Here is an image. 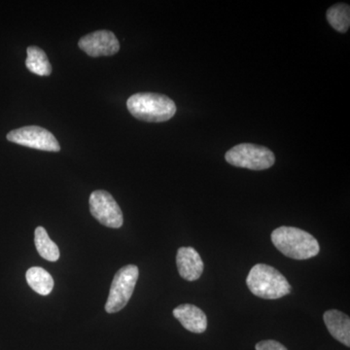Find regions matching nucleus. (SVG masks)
Instances as JSON below:
<instances>
[{"label": "nucleus", "instance_id": "nucleus-1", "mask_svg": "<svg viewBox=\"0 0 350 350\" xmlns=\"http://www.w3.org/2000/svg\"><path fill=\"white\" fill-rule=\"evenodd\" d=\"M271 241L285 256L295 260H308L319 254V241L310 232L295 227L278 228L271 232Z\"/></svg>", "mask_w": 350, "mask_h": 350}, {"label": "nucleus", "instance_id": "nucleus-2", "mask_svg": "<svg viewBox=\"0 0 350 350\" xmlns=\"http://www.w3.org/2000/svg\"><path fill=\"white\" fill-rule=\"evenodd\" d=\"M126 107L135 118L149 123L169 121L176 112L174 101L165 94L138 93L133 94Z\"/></svg>", "mask_w": 350, "mask_h": 350}, {"label": "nucleus", "instance_id": "nucleus-3", "mask_svg": "<svg viewBox=\"0 0 350 350\" xmlns=\"http://www.w3.org/2000/svg\"><path fill=\"white\" fill-rule=\"evenodd\" d=\"M246 284L251 293L265 300H276L291 293L286 278L278 269L266 264H257L250 269Z\"/></svg>", "mask_w": 350, "mask_h": 350}, {"label": "nucleus", "instance_id": "nucleus-4", "mask_svg": "<svg viewBox=\"0 0 350 350\" xmlns=\"http://www.w3.org/2000/svg\"><path fill=\"white\" fill-rule=\"evenodd\" d=\"M225 159L234 167L252 170H268L275 162V154L269 148L251 144L236 145L226 153Z\"/></svg>", "mask_w": 350, "mask_h": 350}, {"label": "nucleus", "instance_id": "nucleus-5", "mask_svg": "<svg viewBox=\"0 0 350 350\" xmlns=\"http://www.w3.org/2000/svg\"><path fill=\"white\" fill-rule=\"evenodd\" d=\"M138 275L139 271L135 265H128L117 271L105 304V310L108 313L118 312L125 308L135 291Z\"/></svg>", "mask_w": 350, "mask_h": 350}, {"label": "nucleus", "instance_id": "nucleus-6", "mask_svg": "<svg viewBox=\"0 0 350 350\" xmlns=\"http://www.w3.org/2000/svg\"><path fill=\"white\" fill-rule=\"evenodd\" d=\"M90 211L101 225L118 229L123 226V213L110 193L105 190L94 191L90 196Z\"/></svg>", "mask_w": 350, "mask_h": 350}, {"label": "nucleus", "instance_id": "nucleus-7", "mask_svg": "<svg viewBox=\"0 0 350 350\" xmlns=\"http://www.w3.org/2000/svg\"><path fill=\"white\" fill-rule=\"evenodd\" d=\"M7 139L14 144L38 149V150L59 152L61 150L57 138L46 129L38 126H27L11 131Z\"/></svg>", "mask_w": 350, "mask_h": 350}, {"label": "nucleus", "instance_id": "nucleus-8", "mask_svg": "<svg viewBox=\"0 0 350 350\" xmlns=\"http://www.w3.org/2000/svg\"><path fill=\"white\" fill-rule=\"evenodd\" d=\"M80 49L90 57L112 56L120 50V43L109 31H98L83 36L78 42Z\"/></svg>", "mask_w": 350, "mask_h": 350}, {"label": "nucleus", "instance_id": "nucleus-9", "mask_svg": "<svg viewBox=\"0 0 350 350\" xmlns=\"http://www.w3.org/2000/svg\"><path fill=\"white\" fill-rule=\"evenodd\" d=\"M176 265L184 280L195 282L202 275L204 266L199 252L193 247H180L177 251Z\"/></svg>", "mask_w": 350, "mask_h": 350}, {"label": "nucleus", "instance_id": "nucleus-10", "mask_svg": "<svg viewBox=\"0 0 350 350\" xmlns=\"http://www.w3.org/2000/svg\"><path fill=\"white\" fill-rule=\"evenodd\" d=\"M174 317L180 322L186 330L192 333L202 334L206 330L207 319L206 313L200 308L191 304H184L174 310Z\"/></svg>", "mask_w": 350, "mask_h": 350}, {"label": "nucleus", "instance_id": "nucleus-11", "mask_svg": "<svg viewBox=\"0 0 350 350\" xmlns=\"http://www.w3.org/2000/svg\"><path fill=\"white\" fill-rule=\"evenodd\" d=\"M324 322L332 337L350 347V319L349 315L337 310H327L323 315Z\"/></svg>", "mask_w": 350, "mask_h": 350}, {"label": "nucleus", "instance_id": "nucleus-12", "mask_svg": "<svg viewBox=\"0 0 350 350\" xmlns=\"http://www.w3.org/2000/svg\"><path fill=\"white\" fill-rule=\"evenodd\" d=\"M27 284L33 291L42 296H47L54 288V280L46 269L40 267H32L25 273Z\"/></svg>", "mask_w": 350, "mask_h": 350}, {"label": "nucleus", "instance_id": "nucleus-13", "mask_svg": "<svg viewBox=\"0 0 350 350\" xmlns=\"http://www.w3.org/2000/svg\"><path fill=\"white\" fill-rule=\"evenodd\" d=\"M27 57L25 66L33 75L49 76L52 72V66L47 55L42 49L36 46H29L27 50Z\"/></svg>", "mask_w": 350, "mask_h": 350}, {"label": "nucleus", "instance_id": "nucleus-14", "mask_svg": "<svg viewBox=\"0 0 350 350\" xmlns=\"http://www.w3.org/2000/svg\"><path fill=\"white\" fill-rule=\"evenodd\" d=\"M34 243L36 250L43 259L50 262H56L59 258V247L48 236L47 231L43 227H38L34 232Z\"/></svg>", "mask_w": 350, "mask_h": 350}, {"label": "nucleus", "instance_id": "nucleus-15", "mask_svg": "<svg viewBox=\"0 0 350 350\" xmlns=\"http://www.w3.org/2000/svg\"><path fill=\"white\" fill-rule=\"evenodd\" d=\"M327 20L336 31L347 32L350 25V8L344 3L336 4L327 11Z\"/></svg>", "mask_w": 350, "mask_h": 350}, {"label": "nucleus", "instance_id": "nucleus-16", "mask_svg": "<svg viewBox=\"0 0 350 350\" xmlns=\"http://www.w3.org/2000/svg\"><path fill=\"white\" fill-rule=\"evenodd\" d=\"M256 350H287L284 345L280 344V342H276V340H262V342H258Z\"/></svg>", "mask_w": 350, "mask_h": 350}]
</instances>
